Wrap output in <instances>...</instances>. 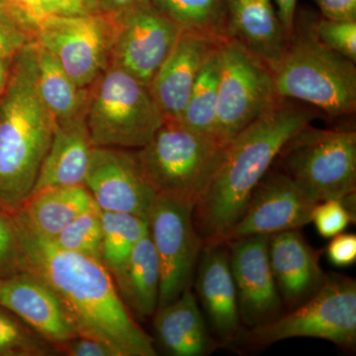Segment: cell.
<instances>
[{
    "instance_id": "ba28073f",
    "label": "cell",
    "mask_w": 356,
    "mask_h": 356,
    "mask_svg": "<svg viewBox=\"0 0 356 356\" xmlns=\"http://www.w3.org/2000/svg\"><path fill=\"white\" fill-rule=\"evenodd\" d=\"M292 337H317L353 350L356 343V282L330 274L313 296L273 322L248 330L243 343L266 348Z\"/></svg>"
},
{
    "instance_id": "277c9868",
    "label": "cell",
    "mask_w": 356,
    "mask_h": 356,
    "mask_svg": "<svg viewBox=\"0 0 356 356\" xmlns=\"http://www.w3.org/2000/svg\"><path fill=\"white\" fill-rule=\"evenodd\" d=\"M271 72L278 97L308 103L331 117L355 113V63L318 42L308 26H295Z\"/></svg>"
},
{
    "instance_id": "836d02e7",
    "label": "cell",
    "mask_w": 356,
    "mask_h": 356,
    "mask_svg": "<svg viewBox=\"0 0 356 356\" xmlns=\"http://www.w3.org/2000/svg\"><path fill=\"white\" fill-rule=\"evenodd\" d=\"M22 270V252L13 215L0 208V276Z\"/></svg>"
},
{
    "instance_id": "60d3db41",
    "label": "cell",
    "mask_w": 356,
    "mask_h": 356,
    "mask_svg": "<svg viewBox=\"0 0 356 356\" xmlns=\"http://www.w3.org/2000/svg\"><path fill=\"white\" fill-rule=\"evenodd\" d=\"M13 60H0V96L3 93L4 89L8 81L9 74H10L11 65Z\"/></svg>"
},
{
    "instance_id": "8d00e7d4",
    "label": "cell",
    "mask_w": 356,
    "mask_h": 356,
    "mask_svg": "<svg viewBox=\"0 0 356 356\" xmlns=\"http://www.w3.org/2000/svg\"><path fill=\"white\" fill-rule=\"evenodd\" d=\"M58 353L70 356H118L108 344L91 337L79 336L60 346Z\"/></svg>"
},
{
    "instance_id": "d590c367",
    "label": "cell",
    "mask_w": 356,
    "mask_h": 356,
    "mask_svg": "<svg viewBox=\"0 0 356 356\" xmlns=\"http://www.w3.org/2000/svg\"><path fill=\"white\" fill-rule=\"evenodd\" d=\"M327 259L334 266L346 267L356 261V236L341 233L332 236L327 248Z\"/></svg>"
},
{
    "instance_id": "9a60e30c",
    "label": "cell",
    "mask_w": 356,
    "mask_h": 356,
    "mask_svg": "<svg viewBox=\"0 0 356 356\" xmlns=\"http://www.w3.org/2000/svg\"><path fill=\"white\" fill-rule=\"evenodd\" d=\"M315 204L286 173L270 168L255 187L245 213L224 243L302 228L310 224Z\"/></svg>"
},
{
    "instance_id": "cb8c5ba5",
    "label": "cell",
    "mask_w": 356,
    "mask_h": 356,
    "mask_svg": "<svg viewBox=\"0 0 356 356\" xmlns=\"http://www.w3.org/2000/svg\"><path fill=\"white\" fill-rule=\"evenodd\" d=\"M159 283L158 255L149 231L134 248L115 284L134 317L145 320L153 317L158 309Z\"/></svg>"
},
{
    "instance_id": "ab89813d",
    "label": "cell",
    "mask_w": 356,
    "mask_h": 356,
    "mask_svg": "<svg viewBox=\"0 0 356 356\" xmlns=\"http://www.w3.org/2000/svg\"><path fill=\"white\" fill-rule=\"evenodd\" d=\"M277 10L278 17L284 27L288 36L292 34L297 17L298 0H273Z\"/></svg>"
},
{
    "instance_id": "ffe728a7",
    "label": "cell",
    "mask_w": 356,
    "mask_h": 356,
    "mask_svg": "<svg viewBox=\"0 0 356 356\" xmlns=\"http://www.w3.org/2000/svg\"><path fill=\"white\" fill-rule=\"evenodd\" d=\"M226 7L228 38L273 69L289 41L273 0H226Z\"/></svg>"
},
{
    "instance_id": "7a4b0ae2",
    "label": "cell",
    "mask_w": 356,
    "mask_h": 356,
    "mask_svg": "<svg viewBox=\"0 0 356 356\" xmlns=\"http://www.w3.org/2000/svg\"><path fill=\"white\" fill-rule=\"evenodd\" d=\"M314 118L310 109L280 97L229 140L212 181L194 207V225L203 245L224 243L282 147Z\"/></svg>"
},
{
    "instance_id": "4dcf8cb0",
    "label": "cell",
    "mask_w": 356,
    "mask_h": 356,
    "mask_svg": "<svg viewBox=\"0 0 356 356\" xmlns=\"http://www.w3.org/2000/svg\"><path fill=\"white\" fill-rule=\"evenodd\" d=\"M37 22L27 14L0 9V60H13L35 41Z\"/></svg>"
},
{
    "instance_id": "1f68e13d",
    "label": "cell",
    "mask_w": 356,
    "mask_h": 356,
    "mask_svg": "<svg viewBox=\"0 0 356 356\" xmlns=\"http://www.w3.org/2000/svg\"><path fill=\"white\" fill-rule=\"evenodd\" d=\"M318 42L351 62H356V20L322 17L308 26Z\"/></svg>"
},
{
    "instance_id": "5bb4252c",
    "label": "cell",
    "mask_w": 356,
    "mask_h": 356,
    "mask_svg": "<svg viewBox=\"0 0 356 356\" xmlns=\"http://www.w3.org/2000/svg\"><path fill=\"white\" fill-rule=\"evenodd\" d=\"M227 243L242 324L252 329L273 322L282 315L283 302L269 261V236H245Z\"/></svg>"
},
{
    "instance_id": "44dd1931",
    "label": "cell",
    "mask_w": 356,
    "mask_h": 356,
    "mask_svg": "<svg viewBox=\"0 0 356 356\" xmlns=\"http://www.w3.org/2000/svg\"><path fill=\"white\" fill-rule=\"evenodd\" d=\"M91 149L86 109L67 120L56 121L32 193L50 187L84 185Z\"/></svg>"
},
{
    "instance_id": "5b68a950",
    "label": "cell",
    "mask_w": 356,
    "mask_h": 356,
    "mask_svg": "<svg viewBox=\"0 0 356 356\" xmlns=\"http://www.w3.org/2000/svg\"><path fill=\"white\" fill-rule=\"evenodd\" d=\"M227 145L193 132L180 122L165 120L135 154L156 195L195 207L216 173Z\"/></svg>"
},
{
    "instance_id": "8fae6325",
    "label": "cell",
    "mask_w": 356,
    "mask_h": 356,
    "mask_svg": "<svg viewBox=\"0 0 356 356\" xmlns=\"http://www.w3.org/2000/svg\"><path fill=\"white\" fill-rule=\"evenodd\" d=\"M193 211L188 204L156 195L147 212L149 236L161 270L158 308L172 303L191 288L203 248Z\"/></svg>"
},
{
    "instance_id": "484cf974",
    "label": "cell",
    "mask_w": 356,
    "mask_h": 356,
    "mask_svg": "<svg viewBox=\"0 0 356 356\" xmlns=\"http://www.w3.org/2000/svg\"><path fill=\"white\" fill-rule=\"evenodd\" d=\"M182 32L222 42L227 34L226 0H149Z\"/></svg>"
},
{
    "instance_id": "ac0fdd59",
    "label": "cell",
    "mask_w": 356,
    "mask_h": 356,
    "mask_svg": "<svg viewBox=\"0 0 356 356\" xmlns=\"http://www.w3.org/2000/svg\"><path fill=\"white\" fill-rule=\"evenodd\" d=\"M269 261L283 305L296 308L324 284L322 252L312 248L298 229L269 236Z\"/></svg>"
},
{
    "instance_id": "d6a6232c",
    "label": "cell",
    "mask_w": 356,
    "mask_h": 356,
    "mask_svg": "<svg viewBox=\"0 0 356 356\" xmlns=\"http://www.w3.org/2000/svg\"><path fill=\"white\" fill-rule=\"evenodd\" d=\"M355 194L343 199H327L315 204L312 211L311 222H314L318 233L323 238L343 233L351 222H355Z\"/></svg>"
},
{
    "instance_id": "e575fe53",
    "label": "cell",
    "mask_w": 356,
    "mask_h": 356,
    "mask_svg": "<svg viewBox=\"0 0 356 356\" xmlns=\"http://www.w3.org/2000/svg\"><path fill=\"white\" fill-rule=\"evenodd\" d=\"M37 21L49 15L95 11L93 0H14Z\"/></svg>"
},
{
    "instance_id": "f1b7e54d",
    "label": "cell",
    "mask_w": 356,
    "mask_h": 356,
    "mask_svg": "<svg viewBox=\"0 0 356 356\" xmlns=\"http://www.w3.org/2000/svg\"><path fill=\"white\" fill-rule=\"evenodd\" d=\"M57 353L53 344L0 306V356H47Z\"/></svg>"
},
{
    "instance_id": "83f0119b",
    "label": "cell",
    "mask_w": 356,
    "mask_h": 356,
    "mask_svg": "<svg viewBox=\"0 0 356 356\" xmlns=\"http://www.w3.org/2000/svg\"><path fill=\"white\" fill-rule=\"evenodd\" d=\"M216 50L204 63L192 88L180 123L193 132L216 139L219 58Z\"/></svg>"
},
{
    "instance_id": "f546056e",
    "label": "cell",
    "mask_w": 356,
    "mask_h": 356,
    "mask_svg": "<svg viewBox=\"0 0 356 356\" xmlns=\"http://www.w3.org/2000/svg\"><path fill=\"white\" fill-rule=\"evenodd\" d=\"M102 214L98 206L86 210L51 240L64 250L102 259Z\"/></svg>"
},
{
    "instance_id": "d4e9b609",
    "label": "cell",
    "mask_w": 356,
    "mask_h": 356,
    "mask_svg": "<svg viewBox=\"0 0 356 356\" xmlns=\"http://www.w3.org/2000/svg\"><path fill=\"white\" fill-rule=\"evenodd\" d=\"M37 64V86L56 121L67 120L86 109L88 89L70 79L60 63L37 42L33 43Z\"/></svg>"
},
{
    "instance_id": "7402d4cb",
    "label": "cell",
    "mask_w": 356,
    "mask_h": 356,
    "mask_svg": "<svg viewBox=\"0 0 356 356\" xmlns=\"http://www.w3.org/2000/svg\"><path fill=\"white\" fill-rule=\"evenodd\" d=\"M154 327L159 346L170 355L203 356L217 348L191 288L156 309Z\"/></svg>"
},
{
    "instance_id": "d6986e66",
    "label": "cell",
    "mask_w": 356,
    "mask_h": 356,
    "mask_svg": "<svg viewBox=\"0 0 356 356\" xmlns=\"http://www.w3.org/2000/svg\"><path fill=\"white\" fill-rule=\"evenodd\" d=\"M220 43L181 32L172 53L149 86L165 120H179L201 67Z\"/></svg>"
},
{
    "instance_id": "74e56055",
    "label": "cell",
    "mask_w": 356,
    "mask_h": 356,
    "mask_svg": "<svg viewBox=\"0 0 356 356\" xmlns=\"http://www.w3.org/2000/svg\"><path fill=\"white\" fill-rule=\"evenodd\" d=\"M323 17L334 20H356V0H314Z\"/></svg>"
},
{
    "instance_id": "2e32d148",
    "label": "cell",
    "mask_w": 356,
    "mask_h": 356,
    "mask_svg": "<svg viewBox=\"0 0 356 356\" xmlns=\"http://www.w3.org/2000/svg\"><path fill=\"white\" fill-rule=\"evenodd\" d=\"M0 306L53 344L58 353L63 344L79 337L55 292L29 271L0 276Z\"/></svg>"
},
{
    "instance_id": "52a82bcc",
    "label": "cell",
    "mask_w": 356,
    "mask_h": 356,
    "mask_svg": "<svg viewBox=\"0 0 356 356\" xmlns=\"http://www.w3.org/2000/svg\"><path fill=\"white\" fill-rule=\"evenodd\" d=\"M282 172L315 203L343 199L356 191V133L346 129H302L281 149Z\"/></svg>"
},
{
    "instance_id": "603a6c76",
    "label": "cell",
    "mask_w": 356,
    "mask_h": 356,
    "mask_svg": "<svg viewBox=\"0 0 356 356\" xmlns=\"http://www.w3.org/2000/svg\"><path fill=\"white\" fill-rule=\"evenodd\" d=\"M96 203L86 185L50 187L32 193L15 214L47 238H56Z\"/></svg>"
},
{
    "instance_id": "4316f807",
    "label": "cell",
    "mask_w": 356,
    "mask_h": 356,
    "mask_svg": "<svg viewBox=\"0 0 356 356\" xmlns=\"http://www.w3.org/2000/svg\"><path fill=\"white\" fill-rule=\"evenodd\" d=\"M102 261L114 281L121 275L134 248L149 233L147 219L129 213L102 211Z\"/></svg>"
},
{
    "instance_id": "7c38bea8",
    "label": "cell",
    "mask_w": 356,
    "mask_h": 356,
    "mask_svg": "<svg viewBox=\"0 0 356 356\" xmlns=\"http://www.w3.org/2000/svg\"><path fill=\"white\" fill-rule=\"evenodd\" d=\"M112 17L116 34L110 65L127 70L149 86L177 44L181 30L156 10L151 2Z\"/></svg>"
},
{
    "instance_id": "e0dca14e",
    "label": "cell",
    "mask_w": 356,
    "mask_h": 356,
    "mask_svg": "<svg viewBox=\"0 0 356 356\" xmlns=\"http://www.w3.org/2000/svg\"><path fill=\"white\" fill-rule=\"evenodd\" d=\"M196 291L215 336L233 346L242 339V321L228 243L204 245L196 266Z\"/></svg>"
},
{
    "instance_id": "8992f818",
    "label": "cell",
    "mask_w": 356,
    "mask_h": 356,
    "mask_svg": "<svg viewBox=\"0 0 356 356\" xmlns=\"http://www.w3.org/2000/svg\"><path fill=\"white\" fill-rule=\"evenodd\" d=\"M86 122L92 147L138 149L165 122L149 86L110 65L88 88Z\"/></svg>"
},
{
    "instance_id": "6da1fadb",
    "label": "cell",
    "mask_w": 356,
    "mask_h": 356,
    "mask_svg": "<svg viewBox=\"0 0 356 356\" xmlns=\"http://www.w3.org/2000/svg\"><path fill=\"white\" fill-rule=\"evenodd\" d=\"M13 217L23 270L55 292L79 336L108 344L118 356L156 355L154 339L129 311L102 259L64 250Z\"/></svg>"
},
{
    "instance_id": "b9f144b4",
    "label": "cell",
    "mask_w": 356,
    "mask_h": 356,
    "mask_svg": "<svg viewBox=\"0 0 356 356\" xmlns=\"http://www.w3.org/2000/svg\"><path fill=\"white\" fill-rule=\"evenodd\" d=\"M0 9L14 11V13H24L27 14V15L31 16L27 13V11H25L22 7L18 6L14 0H0ZM31 17H33V16H31Z\"/></svg>"
},
{
    "instance_id": "3957f363",
    "label": "cell",
    "mask_w": 356,
    "mask_h": 356,
    "mask_svg": "<svg viewBox=\"0 0 356 356\" xmlns=\"http://www.w3.org/2000/svg\"><path fill=\"white\" fill-rule=\"evenodd\" d=\"M34 42L13 58L0 96V208L13 215L31 195L56 122L37 86Z\"/></svg>"
},
{
    "instance_id": "30bf717a",
    "label": "cell",
    "mask_w": 356,
    "mask_h": 356,
    "mask_svg": "<svg viewBox=\"0 0 356 356\" xmlns=\"http://www.w3.org/2000/svg\"><path fill=\"white\" fill-rule=\"evenodd\" d=\"M115 34L112 16L88 11L41 18L35 42L60 63L79 88L88 89L111 64Z\"/></svg>"
},
{
    "instance_id": "4fadbf2b",
    "label": "cell",
    "mask_w": 356,
    "mask_h": 356,
    "mask_svg": "<svg viewBox=\"0 0 356 356\" xmlns=\"http://www.w3.org/2000/svg\"><path fill=\"white\" fill-rule=\"evenodd\" d=\"M84 185L100 210L146 219L156 196L131 149L92 147Z\"/></svg>"
},
{
    "instance_id": "9c48e42d",
    "label": "cell",
    "mask_w": 356,
    "mask_h": 356,
    "mask_svg": "<svg viewBox=\"0 0 356 356\" xmlns=\"http://www.w3.org/2000/svg\"><path fill=\"white\" fill-rule=\"evenodd\" d=\"M216 139L224 145L277 102L273 72L233 39L218 44Z\"/></svg>"
},
{
    "instance_id": "f35d334b",
    "label": "cell",
    "mask_w": 356,
    "mask_h": 356,
    "mask_svg": "<svg viewBox=\"0 0 356 356\" xmlns=\"http://www.w3.org/2000/svg\"><path fill=\"white\" fill-rule=\"evenodd\" d=\"M151 2L149 0H93L95 11L116 16L126 13L134 7Z\"/></svg>"
}]
</instances>
